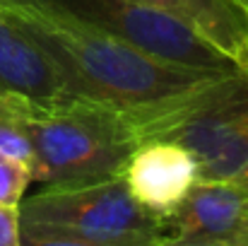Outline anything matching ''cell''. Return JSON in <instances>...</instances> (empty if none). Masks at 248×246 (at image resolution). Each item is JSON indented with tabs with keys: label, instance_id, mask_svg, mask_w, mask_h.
I'll return each mask as SVG.
<instances>
[{
	"label": "cell",
	"instance_id": "52a82bcc",
	"mask_svg": "<svg viewBox=\"0 0 248 246\" xmlns=\"http://www.w3.org/2000/svg\"><path fill=\"white\" fill-rule=\"evenodd\" d=\"M0 92L19 94L39 106L75 101L61 68L31 39L22 22L0 2Z\"/></svg>",
	"mask_w": 248,
	"mask_h": 246
},
{
	"label": "cell",
	"instance_id": "8fae6325",
	"mask_svg": "<svg viewBox=\"0 0 248 246\" xmlns=\"http://www.w3.org/2000/svg\"><path fill=\"white\" fill-rule=\"evenodd\" d=\"M0 246H22L17 208H0Z\"/></svg>",
	"mask_w": 248,
	"mask_h": 246
},
{
	"label": "cell",
	"instance_id": "2e32d148",
	"mask_svg": "<svg viewBox=\"0 0 248 246\" xmlns=\"http://www.w3.org/2000/svg\"><path fill=\"white\" fill-rule=\"evenodd\" d=\"M244 2H246V5H248V0H244Z\"/></svg>",
	"mask_w": 248,
	"mask_h": 246
},
{
	"label": "cell",
	"instance_id": "277c9868",
	"mask_svg": "<svg viewBox=\"0 0 248 246\" xmlns=\"http://www.w3.org/2000/svg\"><path fill=\"white\" fill-rule=\"evenodd\" d=\"M19 230L56 234L104 246H155L162 242V217L145 210L123 176L34 193L19 203Z\"/></svg>",
	"mask_w": 248,
	"mask_h": 246
},
{
	"label": "cell",
	"instance_id": "5bb4252c",
	"mask_svg": "<svg viewBox=\"0 0 248 246\" xmlns=\"http://www.w3.org/2000/svg\"><path fill=\"white\" fill-rule=\"evenodd\" d=\"M15 97H19V94H10V92H0V111L2 109H7L12 101H15Z\"/></svg>",
	"mask_w": 248,
	"mask_h": 246
},
{
	"label": "cell",
	"instance_id": "9c48e42d",
	"mask_svg": "<svg viewBox=\"0 0 248 246\" xmlns=\"http://www.w3.org/2000/svg\"><path fill=\"white\" fill-rule=\"evenodd\" d=\"M183 22L241 73H248V5L244 0H138Z\"/></svg>",
	"mask_w": 248,
	"mask_h": 246
},
{
	"label": "cell",
	"instance_id": "5b68a950",
	"mask_svg": "<svg viewBox=\"0 0 248 246\" xmlns=\"http://www.w3.org/2000/svg\"><path fill=\"white\" fill-rule=\"evenodd\" d=\"M63 10L135 46L138 51L190 70L234 75L241 73L224 53L183 22L138 0H51Z\"/></svg>",
	"mask_w": 248,
	"mask_h": 246
},
{
	"label": "cell",
	"instance_id": "8992f818",
	"mask_svg": "<svg viewBox=\"0 0 248 246\" xmlns=\"http://www.w3.org/2000/svg\"><path fill=\"white\" fill-rule=\"evenodd\" d=\"M162 227V239L248 246V191L236 181H198Z\"/></svg>",
	"mask_w": 248,
	"mask_h": 246
},
{
	"label": "cell",
	"instance_id": "9a60e30c",
	"mask_svg": "<svg viewBox=\"0 0 248 246\" xmlns=\"http://www.w3.org/2000/svg\"><path fill=\"white\" fill-rule=\"evenodd\" d=\"M234 181H236V183H241V186H244V188L248 191V164L244 166V171H241V174H239V176H236Z\"/></svg>",
	"mask_w": 248,
	"mask_h": 246
},
{
	"label": "cell",
	"instance_id": "3957f363",
	"mask_svg": "<svg viewBox=\"0 0 248 246\" xmlns=\"http://www.w3.org/2000/svg\"><path fill=\"white\" fill-rule=\"evenodd\" d=\"M138 138L173 140L190 150L200 181H234L248 164V73L207 82L138 126Z\"/></svg>",
	"mask_w": 248,
	"mask_h": 246
},
{
	"label": "cell",
	"instance_id": "7c38bea8",
	"mask_svg": "<svg viewBox=\"0 0 248 246\" xmlns=\"http://www.w3.org/2000/svg\"><path fill=\"white\" fill-rule=\"evenodd\" d=\"M22 234V246H104V244H89V242H78L68 237H56V234H39V232H24Z\"/></svg>",
	"mask_w": 248,
	"mask_h": 246
},
{
	"label": "cell",
	"instance_id": "4fadbf2b",
	"mask_svg": "<svg viewBox=\"0 0 248 246\" xmlns=\"http://www.w3.org/2000/svg\"><path fill=\"white\" fill-rule=\"evenodd\" d=\"M155 246H229V244H215V242H178V239H162Z\"/></svg>",
	"mask_w": 248,
	"mask_h": 246
},
{
	"label": "cell",
	"instance_id": "6da1fadb",
	"mask_svg": "<svg viewBox=\"0 0 248 246\" xmlns=\"http://www.w3.org/2000/svg\"><path fill=\"white\" fill-rule=\"evenodd\" d=\"M61 68L75 97L123 111L135 133L205 87L224 78L152 58L51 0H0Z\"/></svg>",
	"mask_w": 248,
	"mask_h": 246
},
{
	"label": "cell",
	"instance_id": "ba28073f",
	"mask_svg": "<svg viewBox=\"0 0 248 246\" xmlns=\"http://www.w3.org/2000/svg\"><path fill=\"white\" fill-rule=\"evenodd\" d=\"M123 181L145 210L166 217L200 179L190 150L173 140H145L130 155Z\"/></svg>",
	"mask_w": 248,
	"mask_h": 246
},
{
	"label": "cell",
	"instance_id": "30bf717a",
	"mask_svg": "<svg viewBox=\"0 0 248 246\" xmlns=\"http://www.w3.org/2000/svg\"><path fill=\"white\" fill-rule=\"evenodd\" d=\"M31 181V171L24 164L0 155V208H19Z\"/></svg>",
	"mask_w": 248,
	"mask_h": 246
},
{
	"label": "cell",
	"instance_id": "7a4b0ae2",
	"mask_svg": "<svg viewBox=\"0 0 248 246\" xmlns=\"http://www.w3.org/2000/svg\"><path fill=\"white\" fill-rule=\"evenodd\" d=\"M24 126L36 152L34 181L65 188L123 176L140 145L130 118L111 106L75 99L63 106L31 104Z\"/></svg>",
	"mask_w": 248,
	"mask_h": 246
}]
</instances>
